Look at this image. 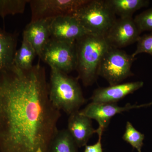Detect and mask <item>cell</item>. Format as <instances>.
<instances>
[{
  "mask_svg": "<svg viewBox=\"0 0 152 152\" xmlns=\"http://www.w3.org/2000/svg\"><path fill=\"white\" fill-rule=\"evenodd\" d=\"M61 116L39 63L0 73V152H48Z\"/></svg>",
  "mask_w": 152,
  "mask_h": 152,
  "instance_id": "6da1fadb",
  "label": "cell"
},
{
  "mask_svg": "<svg viewBox=\"0 0 152 152\" xmlns=\"http://www.w3.org/2000/svg\"><path fill=\"white\" fill-rule=\"evenodd\" d=\"M78 78L86 87L92 85L99 76L104 55L110 46L104 36L87 34L76 41Z\"/></svg>",
  "mask_w": 152,
  "mask_h": 152,
  "instance_id": "7a4b0ae2",
  "label": "cell"
},
{
  "mask_svg": "<svg viewBox=\"0 0 152 152\" xmlns=\"http://www.w3.org/2000/svg\"><path fill=\"white\" fill-rule=\"evenodd\" d=\"M49 96L54 106L68 115L80 110L86 103L77 79L54 68H50Z\"/></svg>",
  "mask_w": 152,
  "mask_h": 152,
  "instance_id": "3957f363",
  "label": "cell"
},
{
  "mask_svg": "<svg viewBox=\"0 0 152 152\" xmlns=\"http://www.w3.org/2000/svg\"><path fill=\"white\" fill-rule=\"evenodd\" d=\"M91 34L104 36L116 20V16L104 0H89L73 15Z\"/></svg>",
  "mask_w": 152,
  "mask_h": 152,
  "instance_id": "277c9868",
  "label": "cell"
},
{
  "mask_svg": "<svg viewBox=\"0 0 152 152\" xmlns=\"http://www.w3.org/2000/svg\"><path fill=\"white\" fill-rule=\"evenodd\" d=\"M136 59L124 51L110 46L101 62L99 76L105 79L110 86L121 83L134 75L131 68Z\"/></svg>",
  "mask_w": 152,
  "mask_h": 152,
  "instance_id": "5b68a950",
  "label": "cell"
},
{
  "mask_svg": "<svg viewBox=\"0 0 152 152\" xmlns=\"http://www.w3.org/2000/svg\"><path fill=\"white\" fill-rule=\"evenodd\" d=\"M50 67L68 74L76 70L77 50L76 41L50 38L39 58Z\"/></svg>",
  "mask_w": 152,
  "mask_h": 152,
  "instance_id": "8992f818",
  "label": "cell"
},
{
  "mask_svg": "<svg viewBox=\"0 0 152 152\" xmlns=\"http://www.w3.org/2000/svg\"><path fill=\"white\" fill-rule=\"evenodd\" d=\"M89 0H29L31 22L73 15Z\"/></svg>",
  "mask_w": 152,
  "mask_h": 152,
  "instance_id": "52a82bcc",
  "label": "cell"
},
{
  "mask_svg": "<svg viewBox=\"0 0 152 152\" xmlns=\"http://www.w3.org/2000/svg\"><path fill=\"white\" fill-rule=\"evenodd\" d=\"M141 33L132 17L119 18L104 37L110 47L120 49L137 42Z\"/></svg>",
  "mask_w": 152,
  "mask_h": 152,
  "instance_id": "ba28073f",
  "label": "cell"
},
{
  "mask_svg": "<svg viewBox=\"0 0 152 152\" xmlns=\"http://www.w3.org/2000/svg\"><path fill=\"white\" fill-rule=\"evenodd\" d=\"M140 108V105H131L129 103L124 107H120L117 103L92 102L79 111L91 119L96 120L99 124L98 129L104 131L109 126L112 118L117 114Z\"/></svg>",
  "mask_w": 152,
  "mask_h": 152,
  "instance_id": "9c48e42d",
  "label": "cell"
},
{
  "mask_svg": "<svg viewBox=\"0 0 152 152\" xmlns=\"http://www.w3.org/2000/svg\"><path fill=\"white\" fill-rule=\"evenodd\" d=\"M51 37L68 41H76L89 34L74 15L62 16L52 19Z\"/></svg>",
  "mask_w": 152,
  "mask_h": 152,
  "instance_id": "30bf717a",
  "label": "cell"
},
{
  "mask_svg": "<svg viewBox=\"0 0 152 152\" xmlns=\"http://www.w3.org/2000/svg\"><path fill=\"white\" fill-rule=\"evenodd\" d=\"M143 85L142 81H137L99 88L94 90L91 99L94 102L117 103L128 95L140 89Z\"/></svg>",
  "mask_w": 152,
  "mask_h": 152,
  "instance_id": "8fae6325",
  "label": "cell"
},
{
  "mask_svg": "<svg viewBox=\"0 0 152 152\" xmlns=\"http://www.w3.org/2000/svg\"><path fill=\"white\" fill-rule=\"evenodd\" d=\"M51 20L43 19L30 21L23 32V37L31 44L39 58L51 37Z\"/></svg>",
  "mask_w": 152,
  "mask_h": 152,
  "instance_id": "7c38bea8",
  "label": "cell"
},
{
  "mask_svg": "<svg viewBox=\"0 0 152 152\" xmlns=\"http://www.w3.org/2000/svg\"><path fill=\"white\" fill-rule=\"evenodd\" d=\"M79 111L69 115L66 129L78 148H80L86 145L96 129L93 128L92 120Z\"/></svg>",
  "mask_w": 152,
  "mask_h": 152,
  "instance_id": "4fadbf2b",
  "label": "cell"
},
{
  "mask_svg": "<svg viewBox=\"0 0 152 152\" xmlns=\"http://www.w3.org/2000/svg\"><path fill=\"white\" fill-rule=\"evenodd\" d=\"M18 35L0 28V73L11 69L17 51Z\"/></svg>",
  "mask_w": 152,
  "mask_h": 152,
  "instance_id": "5bb4252c",
  "label": "cell"
},
{
  "mask_svg": "<svg viewBox=\"0 0 152 152\" xmlns=\"http://www.w3.org/2000/svg\"><path fill=\"white\" fill-rule=\"evenodd\" d=\"M106 4L116 16L119 18H131L136 11L147 7L148 0H104Z\"/></svg>",
  "mask_w": 152,
  "mask_h": 152,
  "instance_id": "9a60e30c",
  "label": "cell"
},
{
  "mask_svg": "<svg viewBox=\"0 0 152 152\" xmlns=\"http://www.w3.org/2000/svg\"><path fill=\"white\" fill-rule=\"evenodd\" d=\"M78 147L66 129L58 130L52 140L48 152H78Z\"/></svg>",
  "mask_w": 152,
  "mask_h": 152,
  "instance_id": "2e32d148",
  "label": "cell"
},
{
  "mask_svg": "<svg viewBox=\"0 0 152 152\" xmlns=\"http://www.w3.org/2000/svg\"><path fill=\"white\" fill-rule=\"evenodd\" d=\"M37 53L31 44L23 37L20 48L17 50L14 58V65L17 68L28 70L33 67Z\"/></svg>",
  "mask_w": 152,
  "mask_h": 152,
  "instance_id": "e0dca14e",
  "label": "cell"
},
{
  "mask_svg": "<svg viewBox=\"0 0 152 152\" xmlns=\"http://www.w3.org/2000/svg\"><path fill=\"white\" fill-rule=\"evenodd\" d=\"M29 2V0H0V16L4 19L8 15L23 13Z\"/></svg>",
  "mask_w": 152,
  "mask_h": 152,
  "instance_id": "ac0fdd59",
  "label": "cell"
},
{
  "mask_svg": "<svg viewBox=\"0 0 152 152\" xmlns=\"http://www.w3.org/2000/svg\"><path fill=\"white\" fill-rule=\"evenodd\" d=\"M122 138L125 142L136 149L138 152H142L145 135L137 130L129 121H127Z\"/></svg>",
  "mask_w": 152,
  "mask_h": 152,
  "instance_id": "d6986e66",
  "label": "cell"
},
{
  "mask_svg": "<svg viewBox=\"0 0 152 152\" xmlns=\"http://www.w3.org/2000/svg\"><path fill=\"white\" fill-rule=\"evenodd\" d=\"M134 20L141 32H152V7L136 16Z\"/></svg>",
  "mask_w": 152,
  "mask_h": 152,
  "instance_id": "ffe728a7",
  "label": "cell"
},
{
  "mask_svg": "<svg viewBox=\"0 0 152 152\" xmlns=\"http://www.w3.org/2000/svg\"><path fill=\"white\" fill-rule=\"evenodd\" d=\"M137 42V48L132 54L136 58L141 53H148L152 56V32L140 36Z\"/></svg>",
  "mask_w": 152,
  "mask_h": 152,
  "instance_id": "44dd1931",
  "label": "cell"
},
{
  "mask_svg": "<svg viewBox=\"0 0 152 152\" xmlns=\"http://www.w3.org/2000/svg\"><path fill=\"white\" fill-rule=\"evenodd\" d=\"M103 132V131L99 129H97L96 133L99 137L97 142L94 145H86L85 147L84 152H103L102 139Z\"/></svg>",
  "mask_w": 152,
  "mask_h": 152,
  "instance_id": "7402d4cb",
  "label": "cell"
},
{
  "mask_svg": "<svg viewBox=\"0 0 152 152\" xmlns=\"http://www.w3.org/2000/svg\"><path fill=\"white\" fill-rule=\"evenodd\" d=\"M152 105V101L151 102L149 103L148 104H142L140 105V108L142 107H148L149 106Z\"/></svg>",
  "mask_w": 152,
  "mask_h": 152,
  "instance_id": "603a6c76",
  "label": "cell"
}]
</instances>
